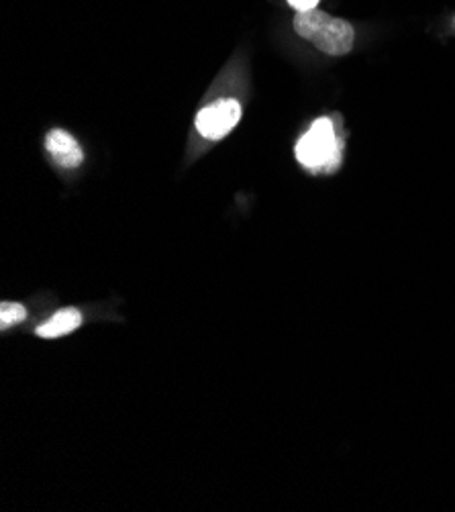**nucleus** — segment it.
Instances as JSON below:
<instances>
[{
	"label": "nucleus",
	"mask_w": 455,
	"mask_h": 512,
	"mask_svg": "<svg viewBox=\"0 0 455 512\" xmlns=\"http://www.w3.org/2000/svg\"><path fill=\"white\" fill-rule=\"evenodd\" d=\"M292 25L302 39L311 41L327 56H345L351 51L353 43H356V31L345 19L331 17L319 9L298 13Z\"/></svg>",
	"instance_id": "obj_1"
},
{
	"label": "nucleus",
	"mask_w": 455,
	"mask_h": 512,
	"mask_svg": "<svg viewBox=\"0 0 455 512\" xmlns=\"http://www.w3.org/2000/svg\"><path fill=\"white\" fill-rule=\"evenodd\" d=\"M296 160L311 172H333L341 162V143L329 119H317L296 143Z\"/></svg>",
	"instance_id": "obj_2"
},
{
	"label": "nucleus",
	"mask_w": 455,
	"mask_h": 512,
	"mask_svg": "<svg viewBox=\"0 0 455 512\" xmlns=\"http://www.w3.org/2000/svg\"><path fill=\"white\" fill-rule=\"evenodd\" d=\"M241 119V105L235 98H223L202 109L196 117V129L207 139H223Z\"/></svg>",
	"instance_id": "obj_3"
},
{
	"label": "nucleus",
	"mask_w": 455,
	"mask_h": 512,
	"mask_svg": "<svg viewBox=\"0 0 455 512\" xmlns=\"http://www.w3.org/2000/svg\"><path fill=\"white\" fill-rule=\"evenodd\" d=\"M45 149L62 168H78L84 160L80 143L64 129L49 131V135L45 137Z\"/></svg>",
	"instance_id": "obj_4"
},
{
	"label": "nucleus",
	"mask_w": 455,
	"mask_h": 512,
	"mask_svg": "<svg viewBox=\"0 0 455 512\" xmlns=\"http://www.w3.org/2000/svg\"><path fill=\"white\" fill-rule=\"evenodd\" d=\"M82 325V313L78 309H62L52 319L37 327V335L43 339H58L74 333Z\"/></svg>",
	"instance_id": "obj_5"
},
{
	"label": "nucleus",
	"mask_w": 455,
	"mask_h": 512,
	"mask_svg": "<svg viewBox=\"0 0 455 512\" xmlns=\"http://www.w3.org/2000/svg\"><path fill=\"white\" fill-rule=\"evenodd\" d=\"M27 317V311L23 304H17V302H5L3 306H0V329H9L13 325H19L23 323Z\"/></svg>",
	"instance_id": "obj_6"
},
{
	"label": "nucleus",
	"mask_w": 455,
	"mask_h": 512,
	"mask_svg": "<svg viewBox=\"0 0 455 512\" xmlns=\"http://www.w3.org/2000/svg\"><path fill=\"white\" fill-rule=\"evenodd\" d=\"M288 5H290L292 9H296L298 13H305V11L317 9L319 0H288Z\"/></svg>",
	"instance_id": "obj_7"
}]
</instances>
